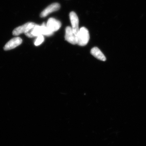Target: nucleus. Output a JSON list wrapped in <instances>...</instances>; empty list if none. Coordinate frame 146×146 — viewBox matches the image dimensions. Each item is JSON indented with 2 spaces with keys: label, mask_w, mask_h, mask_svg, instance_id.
I'll return each mask as SVG.
<instances>
[{
  "label": "nucleus",
  "mask_w": 146,
  "mask_h": 146,
  "mask_svg": "<svg viewBox=\"0 0 146 146\" xmlns=\"http://www.w3.org/2000/svg\"><path fill=\"white\" fill-rule=\"evenodd\" d=\"M90 39L89 31L86 28L82 27L80 29L77 35V44L80 46L87 44Z\"/></svg>",
  "instance_id": "1"
},
{
  "label": "nucleus",
  "mask_w": 146,
  "mask_h": 146,
  "mask_svg": "<svg viewBox=\"0 0 146 146\" xmlns=\"http://www.w3.org/2000/svg\"><path fill=\"white\" fill-rule=\"evenodd\" d=\"M36 24L33 23H27L24 24L23 25L21 26L14 29L12 34L14 36H18L22 33L27 32L31 29L33 28L35 26Z\"/></svg>",
  "instance_id": "2"
},
{
  "label": "nucleus",
  "mask_w": 146,
  "mask_h": 146,
  "mask_svg": "<svg viewBox=\"0 0 146 146\" xmlns=\"http://www.w3.org/2000/svg\"><path fill=\"white\" fill-rule=\"evenodd\" d=\"M46 25L51 31L54 33L60 29L61 26V23L60 21H57L55 18H51L48 20Z\"/></svg>",
  "instance_id": "3"
},
{
  "label": "nucleus",
  "mask_w": 146,
  "mask_h": 146,
  "mask_svg": "<svg viewBox=\"0 0 146 146\" xmlns=\"http://www.w3.org/2000/svg\"><path fill=\"white\" fill-rule=\"evenodd\" d=\"M65 39L67 42L72 44H77V36L73 31L70 27H67L65 29Z\"/></svg>",
  "instance_id": "4"
},
{
  "label": "nucleus",
  "mask_w": 146,
  "mask_h": 146,
  "mask_svg": "<svg viewBox=\"0 0 146 146\" xmlns=\"http://www.w3.org/2000/svg\"><path fill=\"white\" fill-rule=\"evenodd\" d=\"M70 18L71 24H72V29L73 31L77 36L79 31L78 16L75 12L72 11L70 13Z\"/></svg>",
  "instance_id": "5"
},
{
  "label": "nucleus",
  "mask_w": 146,
  "mask_h": 146,
  "mask_svg": "<svg viewBox=\"0 0 146 146\" xmlns=\"http://www.w3.org/2000/svg\"><path fill=\"white\" fill-rule=\"evenodd\" d=\"M23 42L21 37H16L12 38L9 41L4 47V50L5 51L9 50L20 46Z\"/></svg>",
  "instance_id": "6"
},
{
  "label": "nucleus",
  "mask_w": 146,
  "mask_h": 146,
  "mask_svg": "<svg viewBox=\"0 0 146 146\" xmlns=\"http://www.w3.org/2000/svg\"><path fill=\"white\" fill-rule=\"evenodd\" d=\"M60 7V5L58 3H54L52 4L42 11L40 14V17L41 18L46 17L50 13L59 10Z\"/></svg>",
  "instance_id": "7"
},
{
  "label": "nucleus",
  "mask_w": 146,
  "mask_h": 146,
  "mask_svg": "<svg viewBox=\"0 0 146 146\" xmlns=\"http://www.w3.org/2000/svg\"><path fill=\"white\" fill-rule=\"evenodd\" d=\"M91 53L93 56L99 60L103 61L106 60V57L98 47H95L92 48L91 50Z\"/></svg>",
  "instance_id": "8"
},
{
  "label": "nucleus",
  "mask_w": 146,
  "mask_h": 146,
  "mask_svg": "<svg viewBox=\"0 0 146 146\" xmlns=\"http://www.w3.org/2000/svg\"><path fill=\"white\" fill-rule=\"evenodd\" d=\"M31 34L33 37L42 35L41 26L36 24L34 28L33 29Z\"/></svg>",
  "instance_id": "9"
},
{
  "label": "nucleus",
  "mask_w": 146,
  "mask_h": 146,
  "mask_svg": "<svg viewBox=\"0 0 146 146\" xmlns=\"http://www.w3.org/2000/svg\"><path fill=\"white\" fill-rule=\"evenodd\" d=\"M41 26L42 29V35H46L47 36H50L53 34L54 33L52 32L47 28L46 24L44 23H43Z\"/></svg>",
  "instance_id": "10"
},
{
  "label": "nucleus",
  "mask_w": 146,
  "mask_h": 146,
  "mask_svg": "<svg viewBox=\"0 0 146 146\" xmlns=\"http://www.w3.org/2000/svg\"><path fill=\"white\" fill-rule=\"evenodd\" d=\"M44 40V38L43 35H40L37 36V38L34 42L35 45L36 46H39L43 43Z\"/></svg>",
  "instance_id": "11"
}]
</instances>
